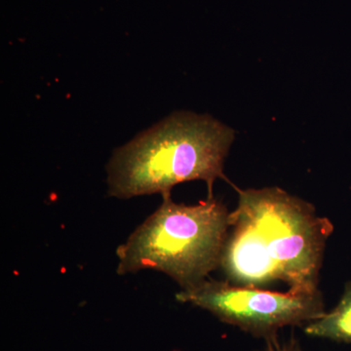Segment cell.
<instances>
[{"label":"cell","mask_w":351,"mask_h":351,"mask_svg":"<svg viewBox=\"0 0 351 351\" xmlns=\"http://www.w3.org/2000/svg\"><path fill=\"white\" fill-rule=\"evenodd\" d=\"M265 343L267 346L263 351H302L301 346L294 339L281 343L276 337V338L265 339Z\"/></svg>","instance_id":"8992f818"},{"label":"cell","mask_w":351,"mask_h":351,"mask_svg":"<svg viewBox=\"0 0 351 351\" xmlns=\"http://www.w3.org/2000/svg\"><path fill=\"white\" fill-rule=\"evenodd\" d=\"M234 132L210 117L176 113L117 149L108 169V195L120 199L169 193L176 184L201 180L209 196Z\"/></svg>","instance_id":"7a4b0ae2"},{"label":"cell","mask_w":351,"mask_h":351,"mask_svg":"<svg viewBox=\"0 0 351 351\" xmlns=\"http://www.w3.org/2000/svg\"><path fill=\"white\" fill-rule=\"evenodd\" d=\"M304 332L308 336L351 343V282L346 283L338 306L306 324Z\"/></svg>","instance_id":"5b68a950"},{"label":"cell","mask_w":351,"mask_h":351,"mask_svg":"<svg viewBox=\"0 0 351 351\" xmlns=\"http://www.w3.org/2000/svg\"><path fill=\"white\" fill-rule=\"evenodd\" d=\"M176 298L265 339L276 338L281 328L306 325L325 313L319 290L274 292L206 279L195 288L182 290Z\"/></svg>","instance_id":"277c9868"},{"label":"cell","mask_w":351,"mask_h":351,"mask_svg":"<svg viewBox=\"0 0 351 351\" xmlns=\"http://www.w3.org/2000/svg\"><path fill=\"white\" fill-rule=\"evenodd\" d=\"M237 191L219 265L228 281L256 288L282 281L298 292L319 290L325 247L334 230L330 219L279 188Z\"/></svg>","instance_id":"6da1fadb"},{"label":"cell","mask_w":351,"mask_h":351,"mask_svg":"<svg viewBox=\"0 0 351 351\" xmlns=\"http://www.w3.org/2000/svg\"><path fill=\"white\" fill-rule=\"evenodd\" d=\"M162 198L158 209L117 248V274L156 270L189 290L221 265L230 212L214 197L191 206L175 203L170 193Z\"/></svg>","instance_id":"3957f363"}]
</instances>
